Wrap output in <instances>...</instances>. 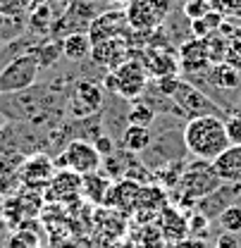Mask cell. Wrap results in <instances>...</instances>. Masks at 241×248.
Masks as SVG:
<instances>
[{
	"mask_svg": "<svg viewBox=\"0 0 241 248\" xmlns=\"http://www.w3.org/2000/svg\"><path fill=\"white\" fill-rule=\"evenodd\" d=\"M181 141H184V148L193 157L210 160V162L229 148L225 120L217 115H203V117L186 120L184 129H181Z\"/></svg>",
	"mask_w": 241,
	"mask_h": 248,
	"instance_id": "1",
	"label": "cell"
},
{
	"mask_svg": "<svg viewBox=\"0 0 241 248\" xmlns=\"http://www.w3.org/2000/svg\"><path fill=\"white\" fill-rule=\"evenodd\" d=\"M222 184V179L217 177L215 172V165L210 160H198L193 157V162L184 165V172H181L177 186L172 188V196H175V205L184 210V208H196V203L201 198H206L208 193H212L217 186Z\"/></svg>",
	"mask_w": 241,
	"mask_h": 248,
	"instance_id": "2",
	"label": "cell"
},
{
	"mask_svg": "<svg viewBox=\"0 0 241 248\" xmlns=\"http://www.w3.org/2000/svg\"><path fill=\"white\" fill-rule=\"evenodd\" d=\"M103 91L112 93V95H120L124 100H136L141 98L144 91L148 89V72H146V64L139 60V58H129L122 64H117L115 69H110L103 79Z\"/></svg>",
	"mask_w": 241,
	"mask_h": 248,
	"instance_id": "3",
	"label": "cell"
},
{
	"mask_svg": "<svg viewBox=\"0 0 241 248\" xmlns=\"http://www.w3.org/2000/svg\"><path fill=\"white\" fill-rule=\"evenodd\" d=\"M38 74H41V64L31 53L15 55L0 69V93L10 95V93L27 91L38 81Z\"/></svg>",
	"mask_w": 241,
	"mask_h": 248,
	"instance_id": "4",
	"label": "cell"
},
{
	"mask_svg": "<svg viewBox=\"0 0 241 248\" xmlns=\"http://www.w3.org/2000/svg\"><path fill=\"white\" fill-rule=\"evenodd\" d=\"M58 170H69L79 177H86L91 172H98L103 167V155L96 151L93 141L86 139H74L67 143V148L62 151L60 160H55Z\"/></svg>",
	"mask_w": 241,
	"mask_h": 248,
	"instance_id": "5",
	"label": "cell"
},
{
	"mask_svg": "<svg viewBox=\"0 0 241 248\" xmlns=\"http://www.w3.org/2000/svg\"><path fill=\"white\" fill-rule=\"evenodd\" d=\"M170 100H172V105L177 108V112L184 115L186 120L203 117V115H217V117L222 115V110H220L217 103H212L206 93L198 91L193 84H189V81H184V79H179V84H177V89H175Z\"/></svg>",
	"mask_w": 241,
	"mask_h": 248,
	"instance_id": "6",
	"label": "cell"
},
{
	"mask_svg": "<svg viewBox=\"0 0 241 248\" xmlns=\"http://www.w3.org/2000/svg\"><path fill=\"white\" fill-rule=\"evenodd\" d=\"M127 19L131 31H151L162 24V19L170 12L167 0H129L127 5Z\"/></svg>",
	"mask_w": 241,
	"mask_h": 248,
	"instance_id": "7",
	"label": "cell"
},
{
	"mask_svg": "<svg viewBox=\"0 0 241 248\" xmlns=\"http://www.w3.org/2000/svg\"><path fill=\"white\" fill-rule=\"evenodd\" d=\"M103 86L91 81V79H81L77 81L74 93L69 95V115L77 120H86L91 115H96L103 105Z\"/></svg>",
	"mask_w": 241,
	"mask_h": 248,
	"instance_id": "8",
	"label": "cell"
},
{
	"mask_svg": "<svg viewBox=\"0 0 241 248\" xmlns=\"http://www.w3.org/2000/svg\"><path fill=\"white\" fill-rule=\"evenodd\" d=\"M129 31H131V27H129L124 10H105V12L96 15V19L91 22L86 33H89L91 46H93V43L110 41V38H124Z\"/></svg>",
	"mask_w": 241,
	"mask_h": 248,
	"instance_id": "9",
	"label": "cell"
},
{
	"mask_svg": "<svg viewBox=\"0 0 241 248\" xmlns=\"http://www.w3.org/2000/svg\"><path fill=\"white\" fill-rule=\"evenodd\" d=\"M234 203H241V184H225L222 182L212 193H208L206 198H201L193 210L201 213L203 217H208L212 222V219H217Z\"/></svg>",
	"mask_w": 241,
	"mask_h": 248,
	"instance_id": "10",
	"label": "cell"
},
{
	"mask_svg": "<svg viewBox=\"0 0 241 248\" xmlns=\"http://www.w3.org/2000/svg\"><path fill=\"white\" fill-rule=\"evenodd\" d=\"M55 172H58L55 162H53L48 155L38 153V155H33V157H29V160L22 165L19 179H22V184L27 186V188L41 191V188H46V186L50 184V179H53Z\"/></svg>",
	"mask_w": 241,
	"mask_h": 248,
	"instance_id": "11",
	"label": "cell"
},
{
	"mask_svg": "<svg viewBox=\"0 0 241 248\" xmlns=\"http://www.w3.org/2000/svg\"><path fill=\"white\" fill-rule=\"evenodd\" d=\"M141 186L144 184L136 182V179H117L115 184H110L105 205L108 208H115L117 213H136Z\"/></svg>",
	"mask_w": 241,
	"mask_h": 248,
	"instance_id": "12",
	"label": "cell"
},
{
	"mask_svg": "<svg viewBox=\"0 0 241 248\" xmlns=\"http://www.w3.org/2000/svg\"><path fill=\"white\" fill-rule=\"evenodd\" d=\"M160 236L167 241V244H179L189 236V219L181 215V210L177 205H165L160 213H158V227Z\"/></svg>",
	"mask_w": 241,
	"mask_h": 248,
	"instance_id": "13",
	"label": "cell"
},
{
	"mask_svg": "<svg viewBox=\"0 0 241 248\" xmlns=\"http://www.w3.org/2000/svg\"><path fill=\"white\" fill-rule=\"evenodd\" d=\"M89 58L96 64H100V67H105L110 72V69H115L124 60H129V43L124 38H110V41L93 43Z\"/></svg>",
	"mask_w": 241,
	"mask_h": 248,
	"instance_id": "14",
	"label": "cell"
},
{
	"mask_svg": "<svg viewBox=\"0 0 241 248\" xmlns=\"http://www.w3.org/2000/svg\"><path fill=\"white\" fill-rule=\"evenodd\" d=\"M146 72L153 79H162V77H175L179 69V58H175V53H170V48H148L146 50Z\"/></svg>",
	"mask_w": 241,
	"mask_h": 248,
	"instance_id": "15",
	"label": "cell"
},
{
	"mask_svg": "<svg viewBox=\"0 0 241 248\" xmlns=\"http://www.w3.org/2000/svg\"><path fill=\"white\" fill-rule=\"evenodd\" d=\"M46 191L50 201H69L77 193H81V177L69 170H58V174H53Z\"/></svg>",
	"mask_w": 241,
	"mask_h": 248,
	"instance_id": "16",
	"label": "cell"
},
{
	"mask_svg": "<svg viewBox=\"0 0 241 248\" xmlns=\"http://www.w3.org/2000/svg\"><path fill=\"white\" fill-rule=\"evenodd\" d=\"M212 165L225 184H241V146H229L212 160Z\"/></svg>",
	"mask_w": 241,
	"mask_h": 248,
	"instance_id": "17",
	"label": "cell"
},
{
	"mask_svg": "<svg viewBox=\"0 0 241 248\" xmlns=\"http://www.w3.org/2000/svg\"><path fill=\"white\" fill-rule=\"evenodd\" d=\"M210 64L208 60V50H206V41L203 38H191L179 48V67L186 72H201Z\"/></svg>",
	"mask_w": 241,
	"mask_h": 248,
	"instance_id": "18",
	"label": "cell"
},
{
	"mask_svg": "<svg viewBox=\"0 0 241 248\" xmlns=\"http://www.w3.org/2000/svg\"><path fill=\"white\" fill-rule=\"evenodd\" d=\"M170 198H167V191L162 188L160 184H144L141 186V196H139V205H136V213L139 215H155V213H160L165 205H170L167 203Z\"/></svg>",
	"mask_w": 241,
	"mask_h": 248,
	"instance_id": "19",
	"label": "cell"
},
{
	"mask_svg": "<svg viewBox=\"0 0 241 248\" xmlns=\"http://www.w3.org/2000/svg\"><path fill=\"white\" fill-rule=\"evenodd\" d=\"M110 177L98 170V172H91L86 177H81V193L89 198L91 203L96 205H105V198H108V191H110Z\"/></svg>",
	"mask_w": 241,
	"mask_h": 248,
	"instance_id": "20",
	"label": "cell"
},
{
	"mask_svg": "<svg viewBox=\"0 0 241 248\" xmlns=\"http://www.w3.org/2000/svg\"><path fill=\"white\" fill-rule=\"evenodd\" d=\"M91 38L86 31H69L62 38V55L72 62H81L91 55Z\"/></svg>",
	"mask_w": 241,
	"mask_h": 248,
	"instance_id": "21",
	"label": "cell"
},
{
	"mask_svg": "<svg viewBox=\"0 0 241 248\" xmlns=\"http://www.w3.org/2000/svg\"><path fill=\"white\" fill-rule=\"evenodd\" d=\"M153 143V131L151 126H136V124H127L124 134H122V146L124 151L134 155L146 153Z\"/></svg>",
	"mask_w": 241,
	"mask_h": 248,
	"instance_id": "22",
	"label": "cell"
},
{
	"mask_svg": "<svg viewBox=\"0 0 241 248\" xmlns=\"http://www.w3.org/2000/svg\"><path fill=\"white\" fill-rule=\"evenodd\" d=\"M208 81H210L215 89H220V91H234V89H239L241 86L239 69L229 67L227 62H220V64H215V67H212Z\"/></svg>",
	"mask_w": 241,
	"mask_h": 248,
	"instance_id": "23",
	"label": "cell"
},
{
	"mask_svg": "<svg viewBox=\"0 0 241 248\" xmlns=\"http://www.w3.org/2000/svg\"><path fill=\"white\" fill-rule=\"evenodd\" d=\"M155 117H158V110L153 108L148 100H144V98L131 100V105L127 110V122L136 124V126H151L155 122Z\"/></svg>",
	"mask_w": 241,
	"mask_h": 248,
	"instance_id": "24",
	"label": "cell"
},
{
	"mask_svg": "<svg viewBox=\"0 0 241 248\" xmlns=\"http://www.w3.org/2000/svg\"><path fill=\"white\" fill-rule=\"evenodd\" d=\"M62 53V41L58 43V41H48V43H41L38 48H36V53H31L36 60H38V64H41V69L43 67H53L55 62L60 60L58 55Z\"/></svg>",
	"mask_w": 241,
	"mask_h": 248,
	"instance_id": "25",
	"label": "cell"
},
{
	"mask_svg": "<svg viewBox=\"0 0 241 248\" xmlns=\"http://www.w3.org/2000/svg\"><path fill=\"white\" fill-rule=\"evenodd\" d=\"M220 224L222 232H229V234H241V203L229 205L222 215L215 219Z\"/></svg>",
	"mask_w": 241,
	"mask_h": 248,
	"instance_id": "26",
	"label": "cell"
},
{
	"mask_svg": "<svg viewBox=\"0 0 241 248\" xmlns=\"http://www.w3.org/2000/svg\"><path fill=\"white\" fill-rule=\"evenodd\" d=\"M225 129H227L229 146H241V110H234L225 117Z\"/></svg>",
	"mask_w": 241,
	"mask_h": 248,
	"instance_id": "27",
	"label": "cell"
},
{
	"mask_svg": "<svg viewBox=\"0 0 241 248\" xmlns=\"http://www.w3.org/2000/svg\"><path fill=\"white\" fill-rule=\"evenodd\" d=\"M186 219H189V236H191V234H193V236H196V234H203V232L210 227V219L203 217L201 213H196V210L191 213V217H186Z\"/></svg>",
	"mask_w": 241,
	"mask_h": 248,
	"instance_id": "28",
	"label": "cell"
},
{
	"mask_svg": "<svg viewBox=\"0 0 241 248\" xmlns=\"http://www.w3.org/2000/svg\"><path fill=\"white\" fill-rule=\"evenodd\" d=\"M93 146H96V151L103 155V157H108V155L115 153V141H112L108 134H100V136H96Z\"/></svg>",
	"mask_w": 241,
	"mask_h": 248,
	"instance_id": "29",
	"label": "cell"
},
{
	"mask_svg": "<svg viewBox=\"0 0 241 248\" xmlns=\"http://www.w3.org/2000/svg\"><path fill=\"white\" fill-rule=\"evenodd\" d=\"M212 248H241L239 234H229V232H222L217 239H215V246Z\"/></svg>",
	"mask_w": 241,
	"mask_h": 248,
	"instance_id": "30",
	"label": "cell"
},
{
	"mask_svg": "<svg viewBox=\"0 0 241 248\" xmlns=\"http://www.w3.org/2000/svg\"><path fill=\"white\" fill-rule=\"evenodd\" d=\"M208 12H210V10H208L206 0H198V2H189V5H186V15L191 17V22H193V19H203Z\"/></svg>",
	"mask_w": 241,
	"mask_h": 248,
	"instance_id": "31",
	"label": "cell"
},
{
	"mask_svg": "<svg viewBox=\"0 0 241 248\" xmlns=\"http://www.w3.org/2000/svg\"><path fill=\"white\" fill-rule=\"evenodd\" d=\"M172 248H212L206 239H196V236H186L184 241H179V244H175Z\"/></svg>",
	"mask_w": 241,
	"mask_h": 248,
	"instance_id": "32",
	"label": "cell"
},
{
	"mask_svg": "<svg viewBox=\"0 0 241 248\" xmlns=\"http://www.w3.org/2000/svg\"><path fill=\"white\" fill-rule=\"evenodd\" d=\"M0 95H2V93H0Z\"/></svg>",
	"mask_w": 241,
	"mask_h": 248,
	"instance_id": "33",
	"label": "cell"
}]
</instances>
